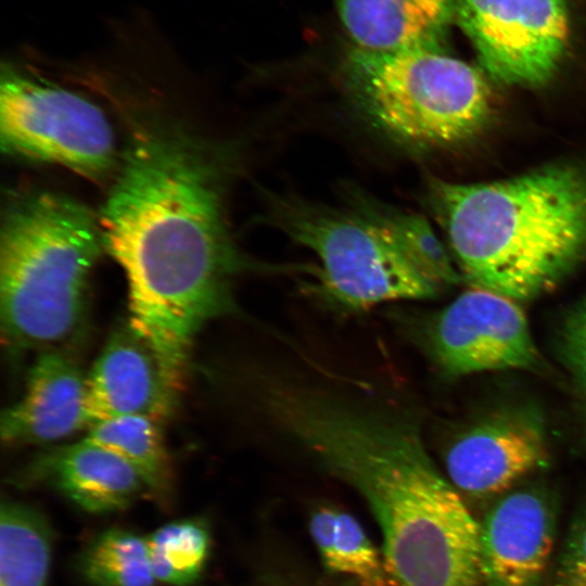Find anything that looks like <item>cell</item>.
<instances>
[{
	"label": "cell",
	"mask_w": 586,
	"mask_h": 586,
	"mask_svg": "<svg viewBox=\"0 0 586 586\" xmlns=\"http://www.w3.org/2000/svg\"><path fill=\"white\" fill-rule=\"evenodd\" d=\"M89 426L86 375L53 348L38 356L23 396L2 412L0 436L8 445L46 444Z\"/></svg>",
	"instance_id": "13"
},
{
	"label": "cell",
	"mask_w": 586,
	"mask_h": 586,
	"mask_svg": "<svg viewBox=\"0 0 586 586\" xmlns=\"http://www.w3.org/2000/svg\"><path fill=\"white\" fill-rule=\"evenodd\" d=\"M547 497L519 489L497 501L481 523L480 568L485 586H540L553 544Z\"/></svg>",
	"instance_id": "12"
},
{
	"label": "cell",
	"mask_w": 586,
	"mask_h": 586,
	"mask_svg": "<svg viewBox=\"0 0 586 586\" xmlns=\"http://www.w3.org/2000/svg\"><path fill=\"white\" fill-rule=\"evenodd\" d=\"M455 18L484 71L506 85L547 82L571 38L565 0H456Z\"/></svg>",
	"instance_id": "8"
},
{
	"label": "cell",
	"mask_w": 586,
	"mask_h": 586,
	"mask_svg": "<svg viewBox=\"0 0 586 586\" xmlns=\"http://www.w3.org/2000/svg\"><path fill=\"white\" fill-rule=\"evenodd\" d=\"M337 512L330 509L317 511L310 521V533L327 568L335 551Z\"/></svg>",
	"instance_id": "24"
},
{
	"label": "cell",
	"mask_w": 586,
	"mask_h": 586,
	"mask_svg": "<svg viewBox=\"0 0 586 586\" xmlns=\"http://www.w3.org/2000/svg\"><path fill=\"white\" fill-rule=\"evenodd\" d=\"M104 249L128 284L129 323L178 385L194 337L233 313L230 241L215 162L171 133L139 138L99 216Z\"/></svg>",
	"instance_id": "1"
},
{
	"label": "cell",
	"mask_w": 586,
	"mask_h": 586,
	"mask_svg": "<svg viewBox=\"0 0 586 586\" xmlns=\"http://www.w3.org/2000/svg\"><path fill=\"white\" fill-rule=\"evenodd\" d=\"M553 586H586V507L570 527L557 564Z\"/></svg>",
	"instance_id": "23"
},
{
	"label": "cell",
	"mask_w": 586,
	"mask_h": 586,
	"mask_svg": "<svg viewBox=\"0 0 586 586\" xmlns=\"http://www.w3.org/2000/svg\"><path fill=\"white\" fill-rule=\"evenodd\" d=\"M556 351L571 379L586 424V295L561 317L556 330Z\"/></svg>",
	"instance_id": "22"
},
{
	"label": "cell",
	"mask_w": 586,
	"mask_h": 586,
	"mask_svg": "<svg viewBox=\"0 0 586 586\" xmlns=\"http://www.w3.org/2000/svg\"><path fill=\"white\" fill-rule=\"evenodd\" d=\"M0 137L10 155L55 163L94 180L117 163L112 127L94 103L9 67L1 77Z\"/></svg>",
	"instance_id": "7"
},
{
	"label": "cell",
	"mask_w": 586,
	"mask_h": 586,
	"mask_svg": "<svg viewBox=\"0 0 586 586\" xmlns=\"http://www.w3.org/2000/svg\"><path fill=\"white\" fill-rule=\"evenodd\" d=\"M269 220L319 258V289L352 310L403 300H425L442 289L402 252L371 201L349 209L276 200Z\"/></svg>",
	"instance_id": "6"
},
{
	"label": "cell",
	"mask_w": 586,
	"mask_h": 586,
	"mask_svg": "<svg viewBox=\"0 0 586 586\" xmlns=\"http://www.w3.org/2000/svg\"><path fill=\"white\" fill-rule=\"evenodd\" d=\"M341 74L345 89L368 119L409 148L464 142L492 115L485 76L444 50L377 52L355 47L347 52Z\"/></svg>",
	"instance_id": "5"
},
{
	"label": "cell",
	"mask_w": 586,
	"mask_h": 586,
	"mask_svg": "<svg viewBox=\"0 0 586 586\" xmlns=\"http://www.w3.org/2000/svg\"><path fill=\"white\" fill-rule=\"evenodd\" d=\"M430 189L470 288L524 303L586 260V157L488 182L434 180Z\"/></svg>",
	"instance_id": "3"
},
{
	"label": "cell",
	"mask_w": 586,
	"mask_h": 586,
	"mask_svg": "<svg viewBox=\"0 0 586 586\" xmlns=\"http://www.w3.org/2000/svg\"><path fill=\"white\" fill-rule=\"evenodd\" d=\"M145 540L158 583L190 586L202 575L211 547V534L202 520L170 522L151 533Z\"/></svg>",
	"instance_id": "19"
},
{
	"label": "cell",
	"mask_w": 586,
	"mask_h": 586,
	"mask_svg": "<svg viewBox=\"0 0 586 586\" xmlns=\"http://www.w3.org/2000/svg\"><path fill=\"white\" fill-rule=\"evenodd\" d=\"M371 204L398 247L426 278L441 289L461 280L459 269L425 218L382 204Z\"/></svg>",
	"instance_id": "20"
},
{
	"label": "cell",
	"mask_w": 586,
	"mask_h": 586,
	"mask_svg": "<svg viewBox=\"0 0 586 586\" xmlns=\"http://www.w3.org/2000/svg\"><path fill=\"white\" fill-rule=\"evenodd\" d=\"M355 576L365 586H385L378 553L352 515L337 512L334 558L328 568Z\"/></svg>",
	"instance_id": "21"
},
{
	"label": "cell",
	"mask_w": 586,
	"mask_h": 586,
	"mask_svg": "<svg viewBox=\"0 0 586 586\" xmlns=\"http://www.w3.org/2000/svg\"><path fill=\"white\" fill-rule=\"evenodd\" d=\"M424 341L436 366L453 378L545 369L521 303L483 289L470 288L431 317Z\"/></svg>",
	"instance_id": "9"
},
{
	"label": "cell",
	"mask_w": 586,
	"mask_h": 586,
	"mask_svg": "<svg viewBox=\"0 0 586 586\" xmlns=\"http://www.w3.org/2000/svg\"><path fill=\"white\" fill-rule=\"evenodd\" d=\"M86 385L90 426L122 416H143L163 424L181 387L129 322L111 335L86 375Z\"/></svg>",
	"instance_id": "11"
},
{
	"label": "cell",
	"mask_w": 586,
	"mask_h": 586,
	"mask_svg": "<svg viewBox=\"0 0 586 586\" xmlns=\"http://www.w3.org/2000/svg\"><path fill=\"white\" fill-rule=\"evenodd\" d=\"M263 413L368 504L397 586H480L481 524L406 413L285 379Z\"/></svg>",
	"instance_id": "2"
},
{
	"label": "cell",
	"mask_w": 586,
	"mask_h": 586,
	"mask_svg": "<svg viewBox=\"0 0 586 586\" xmlns=\"http://www.w3.org/2000/svg\"><path fill=\"white\" fill-rule=\"evenodd\" d=\"M103 247L99 218L69 196L39 191L8 207L0 242V326L8 347L60 348L77 333Z\"/></svg>",
	"instance_id": "4"
},
{
	"label": "cell",
	"mask_w": 586,
	"mask_h": 586,
	"mask_svg": "<svg viewBox=\"0 0 586 586\" xmlns=\"http://www.w3.org/2000/svg\"><path fill=\"white\" fill-rule=\"evenodd\" d=\"M14 483L51 487L91 513L123 510L146 491L130 464L85 438L37 455Z\"/></svg>",
	"instance_id": "14"
},
{
	"label": "cell",
	"mask_w": 586,
	"mask_h": 586,
	"mask_svg": "<svg viewBox=\"0 0 586 586\" xmlns=\"http://www.w3.org/2000/svg\"><path fill=\"white\" fill-rule=\"evenodd\" d=\"M52 535L37 509L3 500L0 512V586H47Z\"/></svg>",
	"instance_id": "17"
},
{
	"label": "cell",
	"mask_w": 586,
	"mask_h": 586,
	"mask_svg": "<svg viewBox=\"0 0 586 586\" xmlns=\"http://www.w3.org/2000/svg\"><path fill=\"white\" fill-rule=\"evenodd\" d=\"M161 426L148 417L122 416L94 423L84 438L124 459L139 474L148 493L167 507L174 475Z\"/></svg>",
	"instance_id": "16"
},
{
	"label": "cell",
	"mask_w": 586,
	"mask_h": 586,
	"mask_svg": "<svg viewBox=\"0 0 586 586\" xmlns=\"http://www.w3.org/2000/svg\"><path fill=\"white\" fill-rule=\"evenodd\" d=\"M357 48L444 50L456 0H333Z\"/></svg>",
	"instance_id": "15"
},
{
	"label": "cell",
	"mask_w": 586,
	"mask_h": 586,
	"mask_svg": "<svg viewBox=\"0 0 586 586\" xmlns=\"http://www.w3.org/2000/svg\"><path fill=\"white\" fill-rule=\"evenodd\" d=\"M548 461L546 423L530 405L506 406L482 416L445 454L447 477L457 489L477 497L506 491Z\"/></svg>",
	"instance_id": "10"
},
{
	"label": "cell",
	"mask_w": 586,
	"mask_h": 586,
	"mask_svg": "<svg viewBox=\"0 0 586 586\" xmlns=\"http://www.w3.org/2000/svg\"><path fill=\"white\" fill-rule=\"evenodd\" d=\"M81 576L92 586H157L145 537L123 528L97 535L78 559Z\"/></svg>",
	"instance_id": "18"
}]
</instances>
